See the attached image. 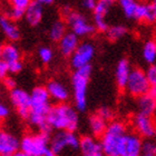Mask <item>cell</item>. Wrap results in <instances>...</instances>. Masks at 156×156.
Wrapping results in <instances>:
<instances>
[{"mask_svg": "<svg viewBox=\"0 0 156 156\" xmlns=\"http://www.w3.org/2000/svg\"><path fill=\"white\" fill-rule=\"evenodd\" d=\"M50 95L47 87L37 86L30 94V125L40 132L49 134L52 129L47 122V115L50 111Z\"/></svg>", "mask_w": 156, "mask_h": 156, "instance_id": "1", "label": "cell"}, {"mask_svg": "<svg viewBox=\"0 0 156 156\" xmlns=\"http://www.w3.org/2000/svg\"><path fill=\"white\" fill-rule=\"evenodd\" d=\"M47 122L52 129L76 132L79 124V116L77 109L73 106L66 103H59L50 107Z\"/></svg>", "mask_w": 156, "mask_h": 156, "instance_id": "2", "label": "cell"}, {"mask_svg": "<svg viewBox=\"0 0 156 156\" xmlns=\"http://www.w3.org/2000/svg\"><path fill=\"white\" fill-rule=\"evenodd\" d=\"M91 72V65L88 64L76 69V72L73 75L72 84L74 90V101L76 109L79 112H85L87 108V87Z\"/></svg>", "mask_w": 156, "mask_h": 156, "instance_id": "3", "label": "cell"}, {"mask_svg": "<svg viewBox=\"0 0 156 156\" xmlns=\"http://www.w3.org/2000/svg\"><path fill=\"white\" fill-rule=\"evenodd\" d=\"M127 133L125 124L118 120L112 122L101 135V150L105 156H119V144Z\"/></svg>", "mask_w": 156, "mask_h": 156, "instance_id": "4", "label": "cell"}, {"mask_svg": "<svg viewBox=\"0 0 156 156\" xmlns=\"http://www.w3.org/2000/svg\"><path fill=\"white\" fill-rule=\"evenodd\" d=\"M49 144L56 156H68L80 152V138L75 132L59 130L50 137Z\"/></svg>", "mask_w": 156, "mask_h": 156, "instance_id": "5", "label": "cell"}, {"mask_svg": "<svg viewBox=\"0 0 156 156\" xmlns=\"http://www.w3.org/2000/svg\"><path fill=\"white\" fill-rule=\"evenodd\" d=\"M49 140L50 137L47 133L27 135L20 140V150L28 156H56Z\"/></svg>", "mask_w": 156, "mask_h": 156, "instance_id": "6", "label": "cell"}, {"mask_svg": "<svg viewBox=\"0 0 156 156\" xmlns=\"http://www.w3.org/2000/svg\"><path fill=\"white\" fill-rule=\"evenodd\" d=\"M60 11L65 18L68 28H70V30L78 37L90 36L97 30L95 25L88 21L85 15L73 10L70 7H62Z\"/></svg>", "mask_w": 156, "mask_h": 156, "instance_id": "7", "label": "cell"}, {"mask_svg": "<svg viewBox=\"0 0 156 156\" xmlns=\"http://www.w3.org/2000/svg\"><path fill=\"white\" fill-rule=\"evenodd\" d=\"M125 89L134 97H140L150 93L151 84L147 79L146 73L140 68L132 69Z\"/></svg>", "mask_w": 156, "mask_h": 156, "instance_id": "8", "label": "cell"}, {"mask_svg": "<svg viewBox=\"0 0 156 156\" xmlns=\"http://www.w3.org/2000/svg\"><path fill=\"white\" fill-rule=\"evenodd\" d=\"M95 56V46L89 41L80 42L70 58V66L73 68L78 69L85 65L90 64Z\"/></svg>", "mask_w": 156, "mask_h": 156, "instance_id": "9", "label": "cell"}, {"mask_svg": "<svg viewBox=\"0 0 156 156\" xmlns=\"http://www.w3.org/2000/svg\"><path fill=\"white\" fill-rule=\"evenodd\" d=\"M143 153V140L138 134L126 133L119 144V156H140Z\"/></svg>", "mask_w": 156, "mask_h": 156, "instance_id": "10", "label": "cell"}, {"mask_svg": "<svg viewBox=\"0 0 156 156\" xmlns=\"http://www.w3.org/2000/svg\"><path fill=\"white\" fill-rule=\"evenodd\" d=\"M10 101L17 108L18 115L23 119H28L30 115V94L26 90L15 88L10 91Z\"/></svg>", "mask_w": 156, "mask_h": 156, "instance_id": "11", "label": "cell"}, {"mask_svg": "<svg viewBox=\"0 0 156 156\" xmlns=\"http://www.w3.org/2000/svg\"><path fill=\"white\" fill-rule=\"evenodd\" d=\"M115 0H98L97 5L95 7L94 11V25L96 29L101 33H106L109 28L107 21H106V16L112 9L114 5Z\"/></svg>", "mask_w": 156, "mask_h": 156, "instance_id": "12", "label": "cell"}, {"mask_svg": "<svg viewBox=\"0 0 156 156\" xmlns=\"http://www.w3.org/2000/svg\"><path fill=\"white\" fill-rule=\"evenodd\" d=\"M133 125L140 136H143L145 138H152L155 135L156 124L152 116L138 113L134 116Z\"/></svg>", "mask_w": 156, "mask_h": 156, "instance_id": "13", "label": "cell"}, {"mask_svg": "<svg viewBox=\"0 0 156 156\" xmlns=\"http://www.w3.org/2000/svg\"><path fill=\"white\" fill-rule=\"evenodd\" d=\"M20 150V140L13 134L0 130V156H12Z\"/></svg>", "mask_w": 156, "mask_h": 156, "instance_id": "14", "label": "cell"}, {"mask_svg": "<svg viewBox=\"0 0 156 156\" xmlns=\"http://www.w3.org/2000/svg\"><path fill=\"white\" fill-rule=\"evenodd\" d=\"M80 42H79V37L77 35L70 31L66 34L65 36L62 37L58 41V48L59 51L64 57H70L76 50Z\"/></svg>", "mask_w": 156, "mask_h": 156, "instance_id": "15", "label": "cell"}, {"mask_svg": "<svg viewBox=\"0 0 156 156\" xmlns=\"http://www.w3.org/2000/svg\"><path fill=\"white\" fill-rule=\"evenodd\" d=\"M46 87L50 95V98H52L57 103H66L68 101L69 91L62 83L58 80H50Z\"/></svg>", "mask_w": 156, "mask_h": 156, "instance_id": "16", "label": "cell"}, {"mask_svg": "<svg viewBox=\"0 0 156 156\" xmlns=\"http://www.w3.org/2000/svg\"><path fill=\"white\" fill-rule=\"evenodd\" d=\"M42 16H44V9H42V5L39 2L38 0H35L27 7L25 10V18H26L27 23L30 26H38L41 23Z\"/></svg>", "mask_w": 156, "mask_h": 156, "instance_id": "17", "label": "cell"}, {"mask_svg": "<svg viewBox=\"0 0 156 156\" xmlns=\"http://www.w3.org/2000/svg\"><path fill=\"white\" fill-rule=\"evenodd\" d=\"M0 29L10 41H17L20 39L19 28L15 25L13 20L8 18L6 15H0Z\"/></svg>", "mask_w": 156, "mask_h": 156, "instance_id": "18", "label": "cell"}, {"mask_svg": "<svg viewBox=\"0 0 156 156\" xmlns=\"http://www.w3.org/2000/svg\"><path fill=\"white\" fill-rule=\"evenodd\" d=\"M134 19L153 23L156 21V9L152 3H138Z\"/></svg>", "mask_w": 156, "mask_h": 156, "instance_id": "19", "label": "cell"}, {"mask_svg": "<svg viewBox=\"0 0 156 156\" xmlns=\"http://www.w3.org/2000/svg\"><path fill=\"white\" fill-rule=\"evenodd\" d=\"M132 72L129 62L127 59H122L118 62L115 70V78H116V84L120 89H125L129 77V74Z\"/></svg>", "mask_w": 156, "mask_h": 156, "instance_id": "20", "label": "cell"}, {"mask_svg": "<svg viewBox=\"0 0 156 156\" xmlns=\"http://www.w3.org/2000/svg\"><path fill=\"white\" fill-rule=\"evenodd\" d=\"M137 108H138V113L153 116L156 113V98L152 96L150 93L142 95L140 97H137Z\"/></svg>", "mask_w": 156, "mask_h": 156, "instance_id": "21", "label": "cell"}, {"mask_svg": "<svg viewBox=\"0 0 156 156\" xmlns=\"http://www.w3.org/2000/svg\"><path fill=\"white\" fill-rule=\"evenodd\" d=\"M97 153H103L101 143L90 136H84L80 138L81 156H91Z\"/></svg>", "mask_w": 156, "mask_h": 156, "instance_id": "22", "label": "cell"}, {"mask_svg": "<svg viewBox=\"0 0 156 156\" xmlns=\"http://www.w3.org/2000/svg\"><path fill=\"white\" fill-rule=\"evenodd\" d=\"M67 23L64 20H57L52 23L49 29V38L55 42H58L67 34Z\"/></svg>", "mask_w": 156, "mask_h": 156, "instance_id": "23", "label": "cell"}, {"mask_svg": "<svg viewBox=\"0 0 156 156\" xmlns=\"http://www.w3.org/2000/svg\"><path fill=\"white\" fill-rule=\"evenodd\" d=\"M21 54H20L19 48L12 42H8L2 46V59L6 60L8 64L16 60H20Z\"/></svg>", "mask_w": 156, "mask_h": 156, "instance_id": "24", "label": "cell"}, {"mask_svg": "<svg viewBox=\"0 0 156 156\" xmlns=\"http://www.w3.org/2000/svg\"><path fill=\"white\" fill-rule=\"evenodd\" d=\"M107 120L104 119L103 117H101L98 114L93 115L89 118V126H90L91 133L94 134L95 136H101L107 128Z\"/></svg>", "mask_w": 156, "mask_h": 156, "instance_id": "25", "label": "cell"}, {"mask_svg": "<svg viewBox=\"0 0 156 156\" xmlns=\"http://www.w3.org/2000/svg\"><path fill=\"white\" fill-rule=\"evenodd\" d=\"M143 58L147 64L156 62V40H148L143 47Z\"/></svg>", "mask_w": 156, "mask_h": 156, "instance_id": "26", "label": "cell"}, {"mask_svg": "<svg viewBox=\"0 0 156 156\" xmlns=\"http://www.w3.org/2000/svg\"><path fill=\"white\" fill-rule=\"evenodd\" d=\"M117 2L127 18H134L135 11L138 6V2L136 0H117Z\"/></svg>", "mask_w": 156, "mask_h": 156, "instance_id": "27", "label": "cell"}, {"mask_svg": "<svg viewBox=\"0 0 156 156\" xmlns=\"http://www.w3.org/2000/svg\"><path fill=\"white\" fill-rule=\"evenodd\" d=\"M127 34V28L125 26L122 25H115L108 28V30L106 31L107 38L112 41H117L120 38H123L125 35Z\"/></svg>", "mask_w": 156, "mask_h": 156, "instance_id": "28", "label": "cell"}, {"mask_svg": "<svg viewBox=\"0 0 156 156\" xmlns=\"http://www.w3.org/2000/svg\"><path fill=\"white\" fill-rule=\"evenodd\" d=\"M39 59L41 60V62L44 64H49L54 58V51L51 50V48H49L47 46H44L39 49L38 51Z\"/></svg>", "mask_w": 156, "mask_h": 156, "instance_id": "29", "label": "cell"}, {"mask_svg": "<svg viewBox=\"0 0 156 156\" xmlns=\"http://www.w3.org/2000/svg\"><path fill=\"white\" fill-rule=\"evenodd\" d=\"M8 18H10L13 21H17V20L23 19L25 17V10L20 9V8H15V7H11L9 10H7V12L5 13Z\"/></svg>", "mask_w": 156, "mask_h": 156, "instance_id": "30", "label": "cell"}, {"mask_svg": "<svg viewBox=\"0 0 156 156\" xmlns=\"http://www.w3.org/2000/svg\"><path fill=\"white\" fill-rule=\"evenodd\" d=\"M143 153L156 154V142L151 138H147L143 142Z\"/></svg>", "mask_w": 156, "mask_h": 156, "instance_id": "31", "label": "cell"}, {"mask_svg": "<svg viewBox=\"0 0 156 156\" xmlns=\"http://www.w3.org/2000/svg\"><path fill=\"white\" fill-rule=\"evenodd\" d=\"M145 73H146L147 79L150 81L151 86H156V62L152 64Z\"/></svg>", "mask_w": 156, "mask_h": 156, "instance_id": "32", "label": "cell"}, {"mask_svg": "<svg viewBox=\"0 0 156 156\" xmlns=\"http://www.w3.org/2000/svg\"><path fill=\"white\" fill-rule=\"evenodd\" d=\"M10 7L15 8H20V9L26 10V8L33 2V0H8Z\"/></svg>", "mask_w": 156, "mask_h": 156, "instance_id": "33", "label": "cell"}, {"mask_svg": "<svg viewBox=\"0 0 156 156\" xmlns=\"http://www.w3.org/2000/svg\"><path fill=\"white\" fill-rule=\"evenodd\" d=\"M8 65H9V73H11V74H18V73L23 70V67L21 60H16V62H9Z\"/></svg>", "mask_w": 156, "mask_h": 156, "instance_id": "34", "label": "cell"}, {"mask_svg": "<svg viewBox=\"0 0 156 156\" xmlns=\"http://www.w3.org/2000/svg\"><path fill=\"white\" fill-rule=\"evenodd\" d=\"M98 115L101 117H103L104 119L106 120H109L113 117V112H112L111 108H108V107H101L98 109Z\"/></svg>", "mask_w": 156, "mask_h": 156, "instance_id": "35", "label": "cell"}, {"mask_svg": "<svg viewBox=\"0 0 156 156\" xmlns=\"http://www.w3.org/2000/svg\"><path fill=\"white\" fill-rule=\"evenodd\" d=\"M9 73V65L6 60L0 59V78H5Z\"/></svg>", "mask_w": 156, "mask_h": 156, "instance_id": "36", "label": "cell"}, {"mask_svg": "<svg viewBox=\"0 0 156 156\" xmlns=\"http://www.w3.org/2000/svg\"><path fill=\"white\" fill-rule=\"evenodd\" d=\"M3 85L6 86L8 89H10V90H12V89H15L17 86V83L16 80L13 79L12 77H9V76H6V77L3 78Z\"/></svg>", "mask_w": 156, "mask_h": 156, "instance_id": "37", "label": "cell"}, {"mask_svg": "<svg viewBox=\"0 0 156 156\" xmlns=\"http://www.w3.org/2000/svg\"><path fill=\"white\" fill-rule=\"evenodd\" d=\"M98 0H81L83 7L87 10H94L96 5H97Z\"/></svg>", "mask_w": 156, "mask_h": 156, "instance_id": "38", "label": "cell"}, {"mask_svg": "<svg viewBox=\"0 0 156 156\" xmlns=\"http://www.w3.org/2000/svg\"><path fill=\"white\" fill-rule=\"evenodd\" d=\"M9 114H10V111L9 108H8V106L5 105L3 103H0V120L7 118V117L9 116Z\"/></svg>", "mask_w": 156, "mask_h": 156, "instance_id": "39", "label": "cell"}, {"mask_svg": "<svg viewBox=\"0 0 156 156\" xmlns=\"http://www.w3.org/2000/svg\"><path fill=\"white\" fill-rule=\"evenodd\" d=\"M38 1L41 3L42 6H44V5H51V3L54 2L55 0H38Z\"/></svg>", "mask_w": 156, "mask_h": 156, "instance_id": "40", "label": "cell"}, {"mask_svg": "<svg viewBox=\"0 0 156 156\" xmlns=\"http://www.w3.org/2000/svg\"><path fill=\"white\" fill-rule=\"evenodd\" d=\"M150 94L152 96L156 98V86H151V89H150Z\"/></svg>", "mask_w": 156, "mask_h": 156, "instance_id": "41", "label": "cell"}, {"mask_svg": "<svg viewBox=\"0 0 156 156\" xmlns=\"http://www.w3.org/2000/svg\"><path fill=\"white\" fill-rule=\"evenodd\" d=\"M12 156H28V155H27V154L25 153V152H23L21 150H19V151H17L16 153L13 154Z\"/></svg>", "mask_w": 156, "mask_h": 156, "instance_id": "42", "label": "cell"}, {"mask_svg": "<svg viewBox=\"0 0 156 156\" xmlns=\"http://www.w3.org/2000/svg\"><path fill=\"white\" fill-rule=\"evenodd\" d=\"M140 156H156V154H147V153H142Z\"/></svg>", "mask_w": 156, "mask_h": 156, "instance_id": "43", "label": "cell"}, {"mask_svg": "<svg viewBox=\"0 0 156 156\" xmlns=\"http://www.w3.org/2000/svg\"><path fill=\"white\" fill-rule=\"evenodd\" d=\"M0 59H2V46L0 45Z\"/></svg>", "mask_w": 156, "mask_h": 156, "instance_id": "44", "label": "cell"}, {"mask_svg": "<svg viewBox=\"0 0 156 156\" xmlns=\"http://www.w3.org/2000/svg\"><path fill=\"white\" fill-rule=\"evenodd\" d=\"M151 3L153 5V7L156 9V0H152V2H151Z\"/></svg>", "mask_w": 156, "mask_h": 156, "instance_id": "45", "label": "cell"}, {"mask_svg": "<svg viewBox=\"0 0 156 156\" xmlns=\"http://www.w3.org/2000/svg\"><path fill=\"white\" fill-rule=\"evenodd\" d=\"M91 156H104V154H103V153H97V154H94V155H91Z\"/></svg>", "mask_w": 156, "mask_h": 156, "instance_id": "46", "label": "cell"}, {"mask_svg": "<svg viewBox=\"0 0 156 156\" xmlns=\"http://www.w3.org/2000/svg\"><path fill=\"white\" fill-rule=\"evenodd\" d=\"M154 137H155V142H156V132H155V135H154Z\"/></svg>", "mask_w": 156, "mask_h": 156, "instance_id": "47", "label": "cell"}, {"mask_svg": "<svg viewBox=\"0 0 156 156\" xmlns=\"http://www.w3.org/2000/svg\"><path fill=\"white\" fill-rule=\"evenodd\" d=\"M0 126H1V124H0Z\"/></svg>", "mask_w": 156, "mask_h": 156, "instance_id": "48", "label": "cell"}]
</instances>
